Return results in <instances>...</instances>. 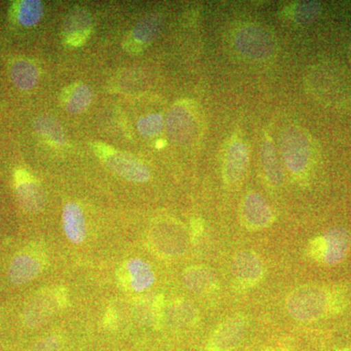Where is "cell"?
Segmentation results:
<instances>
[{"instance_id": "6da1fadb", "label": "cell", "mask_w": 351, "mask_h": 351, "mask_svg": "<svg viewBox=\"0 0 351 351\" xmlns=\"http://www.w3.org/2000/svg\"><path fill=\"white\" fill-rule=\"evenodd\" d=\"M343 299L336 292L323 286H300L289 293L285 306L293 319L314 322L335 313L341 307Z\"/></svg>"}, {"instance_id": "7a4b0ae2", "label": "cell", "mask_w": 351, "mask_h": 351, "mask_svg": "<svg viewBox=\"0 0 351 351\" xmlns=\"http://www.w3.org/2000/svg\"><path fill=\"white\" fill-rule=\"evenodd\" d=\"M280 154L283 162L291 174L302 177L306 174L313 163V141L302 127L291 125L280 135Z\"/></svg>"}, {"instance_id": "3957f363", "label": "cell", "mask_w": 351, "mask_h": 351, "mask_svg": "<svg viewBox=\"0 0 351 351\" xmlns=\"http://www.w3.org/2000/svg\"><path fill=\"white\" fill-rule=\"evenodd\" d=\"M233 43L237 52L252 61H267L276 54V39L274 34L263 25H242L235 32Z\"/></svg>"}, {"instance_id": "277c9868", "label": "cell", "mask_w": 351, "mask_h": 351, "mask_svg": "<svg viewBox=\"0 0 351 351\" xmlns=\"http://www.w3.org/2000/svg\"><path fill=\"white\" fill-rule=\"evenodd\" d=\"M350 247V232L343 228H332L309 241L307 254L314 262L332 267L346 260Z\"/></svg>"}, {"instance_id": "5b68a950", "label": "cell", "mask_w": 351, "mask_h": 351, "mask_svg": "<svg viewBox=\"0 0 351 351\" xmlns=\"http://www.w3.org/2000/svg\"><path fill=\"white\" fill-rule=\"evenodd\" d=\"M166 129L176 145L193 144L199 137L201 130V119L197 108L188 101L176 104L168 112Z\"/></svg>"}, {"instance_id": "8992f818", "label": "cell", "mask_w": 351, "mask_h": 351, "mask_svg": "<svg viewBox=\"0 0 351 351\" xmlns=\"http://www.w3.org/2000/svg\"><path fill=\"white\" fill-rule=\"evenodd\" d=\"M94 149L108 169L127 181L142 184L151 179L149 168L135 156L114 151L103 144L94 145Z\"/></svg>"}, {"instance_id": "52a82bcc", "label": "cell", "mask_w": 351, "mask_h": 351, "mask_svg": "<svg viewBox=\"0 0 351 351\" xmlns=\"http://www.w3.org/2000/svg\"><path fill=\"white\" fill-rule=\"evenodd\" d=\"M62 309L63 307L58 301L55 289H43L25 304L23 321L29 329H38L49 322Z\"/></svg>"}, {"instance_id": "ba28073f", "label": "cell", "mask_w": 351, "mask_h": 351, "mask_svg": "<svg viewBox=\"0 0 351 351\" xmlns=\"http://www.w3.org/2000/svg\"><path fill=\"white\" fill-rule=\"evenodd\" d=\"M230 271L239 290L255 287L265 277V265L260 256L252 250L240 251L232 258Z\"/></svg>"}, {"instance_id": "9c48e42d", "label": "cell", "mask_w": 351, "mask_h": 351, "mask_svg": "<svg viewBox=\"0 0 351 351\" xmlns=\"http://www.w3.org/2000/svg\"><path fill=\"white\" fill-rule=\"evenodd\" d=\"M247 319L242 314L232 316L215 329L208 341L207 351H233L243 341Z\"/></svg>"}, {"instance_id": "30bf717a", "label": "cell", "mask_w": 351, "mask_h": 351, "mask_svg": "<svg viewBox=\"0 0 351 351\" xmlns=\"http://www.w3.org/2000/svg\"><path fill=\"white\" fill-rule=\"evenodd\" d=\"M120 285L135 293H142L156 282L151 265L142 258H132L119 267L117 274Z\"/></svg>"}, {"instance_id": "8fae6325", "label": "cell", "mask_w": 351, "mask_h": 351, "mask_svg": "<svg viewBox=\"0 0 351 351\" xmlns=\"http://www.w3.org/2000/svg\"><path fill=\"white\" fill-rule=\"evenodd\" d=\"M241 219L247 230H265L274 223V213L265 198L260 193L252 191L245 196L242 202Z\"/></svg>"}, {"instance_id": "7c38bea8", "label": "cell", "mask_w": 351, "mask_h": 351, "mask_svg": "<svg viewBox=\"0 0 351 351\" xmlns=\"http://www.w3.org/2000/svg\"><path fill=\"white\" fill-rule=\"evenodd\" d=\"M152 245L159 253L168 257L180 256L188 248L189 237L184 230L174 223H164L154 228Z\"/></svg>"}, {"instance_id": "4fadbf2b", "label": "cell", "mask_w": 351, "mask_h": 351, "mask_svg": "<svg viewBox=\"0 0 351 351\" xmlns=\"http://www.w3.org/2000/svg\"><path fill=\"white\" fill-rule=\"evenodd\" d=\"M248 166V147L243 141L233 140L228 145L223 161V176L226 184L233 186L241 182Z\"/></svg>"}, {"instance_id": "5bb4252c", "label": "cell", "mask_w": 351, "mask_h": 351, "mask_svg": "<svg viewBox=\"0 0 351 351\" xmlns=\"http://www.w3.org/2000/svg\"><path fill=\"white\" fill-rule=\"evenodd\" d=\"M16 193L21 206L29 213H38L45 206V196L36 180L27 171L15 175Z\"/></svg>"}, {"instance_id": "9a60e30c", "label": "cell", "mask_w": 351, "mask_h": 351, "mask_svg": "<svg viewBox=\"0 0 351 351\" xmlns=\"http://www.w3.org/2000/svg\"><path fill=\"white\" fill-rule=\"evenodd\" d=\"M44 267L43 258L34 253H22L11 261L8 269L10 282L22 286L34 280L41 274Z\"/></svg>"}, {"instance_id": "2e32d148", "label": "cell", "mask_w": 351, "mask_h": 351, "mask_svg": "<svg viewBox=\"0 0 351 351\" xmlns=\"http://www.w3.org/2000/svg\"><path fill=\"white\" fill-rule=\"evenodd\" d=\"M165 299L164 295H143L136 300L134 314L136 319L143 325H149L154 329H160L165 320Z\"/></svg>"}, {"instance_id": "e0dca14e", "label": "cell", "mask_w": 351, "mask_h": 351, "mask_svg": "<svg viewBox=\"0 0 351 351\" xmlns=\"http://www.w3.org/2000/svg\"><path fill=\"white\" fill-rule=\"evenodd\" d=\"M91 15L86 9L75 7L69 11L64 23V34L69 45L80 46L84 43L92 32Z\"/></svg>"}, {"instance_id": "ac0fdd59", "label": "cell", "mask_w": 351, "mask_h": 351, "mask_svg": "<svg viewBox=\"0 0 351 351\" xmlns=\"http://www.w3.org/2000/svg\"><path fill=\"white\" fill-rule=\"evenodd\" d=\"M182 283L184 287L196 295L211 294L219 288L216 272L206 265H193L184 269Z\"/></svg>"}, {"instance_id": "d6986e66", "label": "cell", "mask_w": 351, "mask_h": 351, "mask_svg": "<svg viewBox=\"0 0 351 351\" xmlns=\"http://www.w3.org/2000/svg\"><path fill=\"white\" fill-rule=\"evenodd\" d=\"M339 82L341 80L338 76L328 73V71L322 68L313 69L307 78V83L313 94L330 103L336 101V99L341 97L343 93V84Z\"/></svg>"}, {"instance_id": "ffe728a7", "label": "cell", "mask_w": 351, "mask_h": 351, "mask_svg": "<svg viewBox=\"0 0 351 351\" xmlns=\"http://www.w3.org/2000/svg\"><path fill=\"white\" fill-rule=\"evenodd\" d=\"M162 19L157 14H149L140 21L131 32L130 38L126 43V49L138 51L151 43L160 29Z\"/></svg>"}, {"instance_id": "44dd1931", "label": "cell", "mask_w": 351, "mask_h": 351, "mask_svg": "<svg viewBox=\"0 0 351 351\" xmlns=\"http://www.w3.org/2000/svg\"><path fill=\"white\" fill-rule=\"evenodd\" d=\"M63 226L66 239L73 244H82L87 237V226L82 208L69 202L63 210Z\"/></svg>"}, {"instance_id": "7402d4cb", "label": "cell", "mask_w": 351, "mask_h": 351, "mask_svg": "<svg viewBox=\"0 0 351 351\" xmlns=\"http://www.w3.org/2000/svg\"><path fill=\"white\" fill-rule=\"evenodd\" d=\"M261 159L267 182L276 188L280 186L284 182V170L277 156L274 143L269 136L263 138L261 145Z\"/></svg>"}, {"instance_id": "603a6c76", "label": "cell", "mask_w": 351, "mask_h": 351, "mask_svg": "<svg viewBox=\"0 0 351 351\" xmlns=\"http://www.w3.org/2000/svg\"><path fill=\"white\" fill-rule=\"evenodd\" d=\"M199 319L197 308L188 300L178 299L166 307L165 320L173 326L195 325Z\"/></svg>"}, {"instance_id": "cb8c5ba5", "label": "cell", "mask_w": 351, "mask_h": 351, "mask_svg": "<svg viewBox=\"0 0 351 351\" xmlns=\"http://www.w3.org/2000/svg\"><path fill=\"white\" fill-rule=\"evenodd\" d=\"M93 101V92L87 85L82 83L73 85L64 92L62 96L64 108L69 113H80L85 110Z\"/></svg>"}, {"instance_id": "d4e9b609", "label": "cell", "mask_w": 351, "mask_h": 351, "mask_svg": "<svg viewBox=\"0 0 351 351\" xmlns=\"http://www.w3.org/2000/svg\"><path fill=\"white\" fill-rule=\"evenodd\" d=\"M11 78L20 90H29L38 82V69L27 60H18L11 68Z\"/></svg>"}, {"instance_id": "484cf974", "label": "cell", "mask_w": 351, "mask_h": 351, "mask_svg": "<svg viewBox=\"0 0 351 351\" xmlns=\"http://www.w3.org/2000/svg\"><path fill=\"white\" fill-rule=\"evenodd\" d=\"M34 127L39 135L47 138L53 144L63 145L66 143L63 127L56 119L50 115H41L38 117L34 120Z\"/></svg>"}, {"instance_id": "4316f807", "label": "cell", "mask_w": 351, "mask_h": 351, "mask_svg": "<svg viewBox=\"0 0 351 351\" xmlns=\"http://www.w3.org/2000/svg\"><path fill=\"white\" fill-rule=\"evenodd\" d=\"M43 15V3L38 0H24L20 2L17 10L18 22L24 27L38 24Z\"/></svg>"}, {"instance_id": "83f0119b", "label": "cell", "mask_w": 351, "mask_h": 351, "mask_svg": "<svg viewBox=\"0 0 351 351\" xmlns=\"http://www.w3.org/2000/svg\"><path fill=\"white\" fill-rule=\"evenodd\" d=\"M321 13L320 3L315 1L299 2L292 9L293 20L300 25H308L314 22Z\"/></svg>"}, {"instance_id": "f1b7e54d", "label": "cell", "mask_w": 351, "mask_h": 351, "mask_svg": "<svg viewBox=\"0 0 351 351\" xmlns=\"http://www.w3.org/2000/svg\"><path fill=\"white\" fill-rule=\"evenodd\" d=\"M164 120L159 113H151L138 119V129L141 135L145 138L156 137L162 132Z\"/></svg>"}, {"instance_id": "f546056e", "label": "cell", "mask_w": 351, "mask_h": 351, "mask_svg": "<svg viewBox=\"0 0 351 351\" xmlns=\"http://www.w3.org/2000/svg\"><path fill=\"white\" fill-rule=\"evenodd\" d=\"M64 341L62 336L57 334L47 335L39 339L29 351H61Z\"/></svg>"}, {"instance_id": "4dcf8cb0", "label": "cell", "mask_w": 351, "mask_h": 351, "mask_svg": "<svg viewBox=\"0 0 351 351\" xmlns=\"http://www.w3.org/2000/svg\"><path fill=\"white\" fill-rule=\"evenodd\" d=\"M205 230L204 221L200 218H195L191 223V237L193 243L197 242L200 237H202Z\"/></svg>"}, {"instance_id": "1f68e13d", "label": "cell", "mask_w": 351, "mask_h": 351, "mask_svg": "<svg viewBox=\"0 0 351 351\" xmlns=\"http://www.w3.org/2000/svg\"><path fill=\"white\" fill-rule=\"evenodd\" d=\"M119 323V314L113 307H108L103 318L104 326L108 330L115 329Z\"/></svg>"}, {"instance_id": "d6a6232c", "label": "cell", "mask_w": 351, "mask_h": 351, "mask_svg": "<svg viewBox=\"0 0 351 351\" xmlns=\"http://www.w3.org/2000/svg\"><path fill=\"white\" fill-rule=\"evenodd\" d=\"M348 58H350V64H351V45H350V51H348Z\"/></svg>"}, {"instance_id": "836d02e7", "label": "cell", "mask_w": 351, "mask_h": 351, "mask_svg": "<svg viewBox=\"0 0 351 351\" xmlns=\"http://www.w3.org/2000/svg\"><path fill=\"white\" fill-rule=\"evenodd\" d=\"M339 351H351V350H350V348H343V350H341Z\"/></svg>"}]
</instances>
